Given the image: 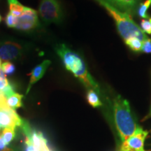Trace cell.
<instances>
[{"label":"cell","instance_id":"cell-24","mask_svg":"<svg viewBox=\"0 0 151 151\" xmlns=\"http://www.w3.org/2000/svg\"><path fill=\"white\" fill-rule=\"evenodd\" d=\"M9 83L7 79L4 80V79H0V91L2 92L6 87L9 86Z\"/></svg>","mask_w":151,"mask_h":151},{"label":"cell","instance_id":"cell-15","mask_svg":"<svg viewBox=\"0 0 151 151\" xmlns=\"http://www.w3.org/2000/svg\"><path fill=\"white\" fill-rule=\"evenodd\" d=\"M87 100L90 105H91L94 108H97V107L102 106V103L100 101L99 95L95 90L90 89L87 93Z\"/></svg>","mask_w":151,"mask_h":151},{"label":"cell","instance_id":"cell-16","mask_svg":"<svg viewBox=\"0 0 151 151\" xmlns=\"http://www.w3.org/2000/svg\"><path fill=\"white\" fill-rule=\"evenodd\" d=\"M125 43L135 52H139L142 50L143 42L137 37H130L124 41Z\"/></svg>","mask_w":151,"mask_h":151},{"label":"cell","instance_id":"cell-9","mask_svg":"<svg viewBox=\"0 0 151 151\" xmlns=\"http://www.w3.org/2000/svg\"><path fill=\"white\" fill-rule=\"evenodd\" d=\"M108 3L118 10L129 14L137 9L139 0H97Z\"/></svg>","mask_w":151,"mask_h":151},{"label":"cell","instance_id":"cell-11","mask_svg":"<svg viewBox=\"0 0 151 151\" xmlns=\"http://www.w3.org/2000/svg\"><path fill=\"white\" fill-rule=\"evenodd\" d=\"M21 127L24 134L25 136V141H24L25 151H37L32 143V129H31L29 123L25 120H23Z\"/></svg>","mask_w":151,"mask_h":151},{"label":"cell","instance_id":"cell-3","mask_svg":"<svg viewBox=\"0 0 151 151\" xmlns=\"http://www.w3.org/2000/svg\"><path fill=\"white\" fill-rule=\"evenodd\" d=\"M97 1L103 7H104L106 10L108 11L109 14L114 19L119 33L124 41L130 37H137L143 42L148 38L143 30L133 21L129 14L118 10L104 1Z\"/></svg>","mask_w":151,"mask_h":151},{"label":"cell","instance_id":"cell-5","mask_svg":"<svg viewBox=\"0 0 151 151\" xmlns=\"http://www.w3.org/2000/svg\"><path fill=\"white\" fill-rule=\"evenodd\" d=\"M148 132L138 126L137 129L122 143L120 151H147L144 149V143Z\"/></svg>","mask_w":151,"mask_h":151},{"label":"cell","instance_id":"cell-10","mask_svg":"<svg viewBox=\"0 0 151 151\" xmlns=\"http://www.w3.org/2000/svg\"><path fill=\"white\" fill-rule=\"evenodd\" d=\"M50 60H44L43 62H41L40 65H37L35 68H34V69L32 71L31 73V78H30L29 83L27 86V91H26V94H27L29 92L30 89H31L32 86L34 84L36 83L38 81H39L42 77L44 76L45 73L48 69V67L50 65Z\"/></svg>","mask_w":151,"mask_h":151},{"label":"cell","instance_id":"cell-14","mask_svg":"<svg viewBox=\"0 0 151 151\" xmlns=\"http://www.w3.org/2000/svg\"><path fill=\"white\" fill-rule=\"evenodd\" d=\"M23 96L18 93H14L12 95L7 98V104L11 109H15L20 108L22 106V99Z\"/></svg>","mask_w":151,"mask_h":151},{"label":"cell","instance_id":"cell-4","mask_svg":"<svg viewBox=\"0 0 151 151\" xmlns=\"http://www.w3.org/2000/svg\"><path fill=\"white\" fill-rule=\"evenodd\" d=\"M39 14L47 23H60L62 19V11L58 0H41Z\"/></svg>","mask_w":151,"mask_h":151},{"label":"cell","instance_id":"cell-1","mask_svg":"<svg viewBox=\"0 0 151 151\" xmlns=\"http://www.w3.org/2000/svg\"><path fill=\"white\" fill-rule=\"evenodd\" d=\"M55 50L68 71L72 73L75 77L78 78L86 88L95 90L99 93V86L92 76L88 73L83 60L78 54L72 51L65 44L58 45Z\"/></svg>","mask_w":151,"mask_h":151},{"label":"cell","instance_id":"cell-30","mask_svg":"<svg viewBox=\"0 0 151 151\" xmlns=\"http://www.w3.org/2000/svg\"><path fill=\"white\" fill-rule=\"evenodd\" d=\"M119 151H120V150H119Z\"/></svg>","mask_w":151,"mask_h":151},{"label":"cell","instance_id":"cell-13","mask_svg":"<svg viewBox=\"0 0 151 151\" xmlns=\"http://www.w3.org/2000/svg\"><path fill=\"white\" fill-rule=\"evenodd\" d=\"M45 137H43L42 132L32 129V139L34 146L37 151H43V142Z\"/></svg>","mask_w":151,"mask_h":151},{"label":"cell","instance_id":"cell-20","mask_svg":"<svg viewBox=\"0 0 151 151\" xmlns=\"http://www.w3.org/2000/svg\"><path fill=\"white\" fill-rule=\"evenodd\" d=\"M141 27L143 32L151 35V18H149V20L143 19L141 20Z\"/></svg>","mask_w":151,"mask_h":151},{"label":"cell","instance_id":"cell-21","mask_svg":"<svg viewBox=\"0 0 151 151\" xmlns=\"http://www.w3.org/2000/svg\"><path fill=\"white\" fill-rule=\"evenodd\" d=\"M16 20L17 17L11 14L10 12L7 14L6 17V25L9 27L15 28V26H16Z\"/></svg>","mask_w":151,"mask_h":151},{"label":"cell","instance_id":"cell-25","mask_svg":"<svg viewBox=\"0 0 151 151\" xmlns=\"http://www.w3.org/2000/svg\"><path fill=\"white\" fill-rule=\"evenodd\" d=\"M0 151H11V150L6 147V145L5 144L1 134H0Z\"/></svg>","mask_w":151,"mask_h":151},{"label":"cell","instance_id":"cell-12","mask_svg":"<svg viewBox=\"0 0 151 151\" xmlns=\"http://www.w3.org/2000/svg\"><path fill=\"white\" fill-rule=\"evenodd\" d=\"M9 7V11L11 14L18 17L21 15L25 9V6L22 5L18 0H7Z\"/></svg>","mask_w":151,"mask_h":151},{"label":"cell","instance_id":"cell-23","mask_svg":"<svg viewBox=\"0 0 151 151\" xmlns=\"http://www.w3.org/2000/svg\"><path fill=\"white\" fill-rule=\"evenodd\" d=\"M7 99L4 95V94L0 91V110H4V109H10L7 104Z\"/></svg>","mask_w":151,"mask_h":151},{"label":"cell","instance_id":"cell-22","mask_svg":"<svg viewBox=\"0 0 151 151\" xmlns=\"http://www.w3.org/2000/svg\"><path fill=\"white\" fill-rule=\"evenodd\" d=\"M142 50L143 52H146V53H151V39H147L143 42L142 46Z\"/></svg>","mask_w":151,"mask_h":151},{"label":"cell","instance_id":"cell-28","mask_svg":"<svg viewBox=\"0 0 151 151\" xmlns=\"http://www.w3.org/2000/svg\"><path fill=\"white\" fill-rule=\"evenodd\" d=\"M1 16H0V22H1Z\"/></svg>","mask_w":151,"mask_h":151},{"label":"cell","instance_id":"cell-2","mask_svg":"<svg viewBox=\"0 0 151 151\" xmlns=\"http://www.w3.org/2000/svg\"><path fill=\"white\" fill-rule=\"evenodd\" d=\"M113 112L115 125L120 140L123 142L135 132L138 125L132 116L129 103L120 95L113 99Z\"/></svg>","mask_w":151,"mask_h":151},{"label":"cell","instance_id":"cell-6","mask_svg":"<svg viewBox=\"0 0 151 151\" xmlns=\"http://www.w3.org/2000/svg\"><path fill=\"white\" fill-rule=\"evenodd\" d=\"M39 25L37 12L34 9L25 7L23 13L17 17L15 28L24 32H29L36 29Z\"/></svg>","mask_w":151,"mask_h":151},{"label":"cell","instance_id":"cell-19","mask_svg":"<svg viewBox=\"0 0 151 151\" xmlns=\"http://www.w3.org/2000/svg\"><path fill=\"white\" fill-rule=\"evenodd\" d=\"M1 69L4 71L6 74L11 75L15 72V66L10 62H5L1 65Z\"/></svg>","mask_w":151,"mask_h":151},{"label":"cell","instance_id":"cell-7","mask_svg":"<svg viewBox=\"0 0 151 151\" xmlns=\"http://www.w3.org/2000/svg\"><path fill=\"white\" fill-rule=\"evenodd\" d=\"M23 48L18 43L13 41L0 42V59L4 60H14L20 58Z\"/></svg>","mask_w":151,"mask_h":151},{"label":"cell","instance_id":"cell-17","mask_svg":"<svg viewBox=\"0 0 151 151\" xmlns=\"http://www.w3.org/2000/svg\"><path fill=\"white\" fill-rule=\"evenodd\" d=\"M1 135L2 137V139L4 141L5 144L8 146L9 143L14 140L15 136H16L15 129H12V128H4Z\"/></svg>","mask_w":151,"mask_h":151},{"label":"cell","instance_id":"cell-27","mask_svg":"<svg viewBox=\"0 0 151 151\" xmlns=\"http://www.w3.org/2000/svg\"><path fill=\"white\" fill-rule=\"evenodd\" d=\"M0 67H1V59H0Z\"/></svg>","mask_w":151,"mask_h":151},{"label":"cell","instance_id":"cell-18","mask_svg":"<svg viewBox=\"0 0 151 151\" xmlns=\"http://www.w3.org/2000/svg\"><path fill=\"white\" fill-rule=\"evenodd\" d=\"M151 6V0H146L144 2L141 4L138 9V14L142 18L146 19L149 18L148 10Z\"/></svg>","mask_w":151,"mask_h":151},{"label":"cell","instance_id":"cell-8","mask_svg":"<svg viewBox=\"0 0 151 151\" xmlns=\"http://www.w3.org/2000/svg\"><path fill=\"white\" fill-rule=\"evenodd\" d=\"M23 120L18 116L16 111L12 109L0 110V125L2 128L21 127Z\"/></svg>","mask_w":151,"mask_h":151},{"label":"cell","instance_id":"cell-29","mask_svg":"<svg viewBox=\"0 0 151 151\" xmlns=\"http://www.w3.org/2000/svg\"><path fill=\"white\" fill-rule=\"evenodd\" d=\"M1 125H0V129H1Z\"/></svg>","mask_w":151,"mask_h":151},{"label":"cell","instance_id":"cell-26","mask_svg":"<svg viewBox=\"0 0 151 151\" xmlns=\"http://www.w3.org/2000/svg\"><path fill=\"white\" fill-rule=\"evenodd\" d=\"M151 118V108H150V111H149V113H148V114H147V116H146L144 117V118L143 119V121H145V120H148V119H149V118Z\"/></svg>","mask_w":151,"mask_h":151}]
</instances>
